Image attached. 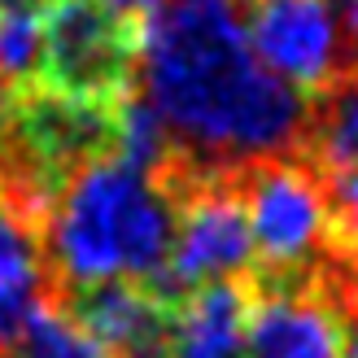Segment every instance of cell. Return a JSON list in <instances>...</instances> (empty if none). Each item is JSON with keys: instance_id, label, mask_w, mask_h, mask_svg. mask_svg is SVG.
Instances as JSON below:
<instances>
[{"instance_id": "1", "label": "cell", "mask_w": 358, "mask_h": 358, "mask_svg": "<svg viewBox=\"0 0 358 358\" xmlns=\"http://www.w3.org/2000/svg\"><path fill=\"white\" fill-rule=\"evenodd\" d=\"M140 96L196 175L293 153L306 92L262 66L231 0H166L140 35Z\"/></svg>"}, {"instance_id": "2", "label": "cell", "mask_w": 358, "mask_h": 358, "mask_svg": "<svg viewBox=\"0 0 358 358\" xmlns=\"http://www.w3.org/2000/svg\"><path fill=\"white\" fill-rule=\"evenodd\" d=\"M175 241V192L157 171L127 157H96L52 196L44 245L52 284L157 280Z\"/></svg>"}, {"instance_id": "3", "label": "cell", "mask_w": 358, "mask_h": 358, "mask_svg": "<svg viewBox=\"0 0 358 358\" xmlns=\"http://www.w3.org/2000/svg\"><path fill=\"white\" fill-rule=\"evenodd\" d=\"M118 149V101L75 96L40 79L13 83L0 127V184L35 210L52 206L87 162Z\"/></svg>"}, {"instance_id": "4", "label": "cell", "mask_w": 358, "mask_h": 358, "mask_svg": "<svg viewBox=\"0 0 358 358\" xmlns=\"http://www.w3.org/2000/svg\"><path fill=\"white\" fill-rule=\"evenodd\" d=\"M236 188L254 231L258 266L254 289H289V284H336L332 227L324 175L301 149L275 153L236 171Z\"/></svg>"}, {"instance_id": "5", "label": "cell", "mask_w": 358, "mask_h": 358, "mask_svg": "<svg viewBox=\"0 0 358 358\" xmlns=\"http://www.w3.org/2000/svg\"><path fill=\"white\" fill-rule=\"evenodd\" d=\"M145 27L105 9L101 0H52L40 17L35 79L75 96L118 101L136 87Z\"/></svg>"}, {"instance_id": "6", "label": "cell", "mask_w": 358, "mask_h": 358, "mask_svg": "<svg viewBox=\"0 0 358 358\" xmlns=\"http://www.w3.org/2000/svg\"><path fill=\"white\" fill-rule=\"evenodd\" d=\"M171 192H175V241L166 271L153 280L157 289L184 297L196 284L254 275L258 254L236 175H188Z\"/></svg>"}, {"instance_id": "7", "label": "cell", "mask_w": 358, "mask_h": 358, "mask_svg": "<svg viewBox=\"0 0 358 358\" xmlns=\"http://www.w3.org/2000/svg\"><path fill=\"white\" fill-rule=\"evenodd\" d=\"M245 35L262 66L306 96L350 66L345 27L332 0H249Z\"/></svg>"}, {"instance_id": "8", "label": "cell", "mask_w": 358, "mask_h": 358, "mask_svg": "<svg viewBox=\"0 0 358 358\" xmlns=\"http://www.w3.org/2000/svg\"><path fill=\"white\" fill-rule=\"evenodd\" d=\"M249 293L245 358H350L345 293L336 284H249Z\"/></svg>"}, {"instance_id": "9", "label": "cell", "mask_w": 358, "mask_h": 358, "mask_svg": "<svg viewBox=\"0 0 358 358\" xmlns=\"http://www.w3.org/2000/svg\"><path fill=\"white\" fill-rule=\"evenodd\" d=\"M62 306L114 358H166L179 297L153 280H101L66 289Z\"/></svg>"}, {"instance_id": "10", "label": "cell", "mask_w": 358, "mask_h": 358, "mask_svg": "<svg viewBox=\"0 0 358 358\" xmlns=\"http://www.w3.org/2000/svg\"><path fill=\"white\" fill-rule=\"evenodd\" d=\"M57 293L44 245V210L0 184V358L31 310Z\"/></svg>"}, {"instance_id": "11", "label": "cell", "mask_w": 358, "mask_h": 358, "mask_svg": "<svg viewBox=\"0 0 358 358\" xmlns=\"http://www.w3.org/2000/svg\"><path fill=\"white\" fill-rule=\"evenodd\" d=\"M297 149L319 171H358V66H345L306 96Z\"/></svg>"}, {"instance_id": "12", "label": "cell", "mask_w": 358, "mask_h": 358, "mask_svg": "<svg viewBox=\"0 0 358 358\" xmlns=\"http://www.w3.org/2000/svg\"><path fill=\"white\" fill-rule=\"evenodd\" d=\"M5 358H114L92 332H87L75 315L62 306V297L52 293L48 301L31 310L22 332L13 336Z\"/></svg>"}, {"instance_id": "13", "label": "cell", "mask_w": 358, "mask_h": 358, "mask_svg": "<svg viewBox=\"0 0 358 358\" xmlns=\"http://www.w3.org/2000/svg\"><path fill=\"white\" fill-rule=\"evenodd\" d=\"M40 17L35 9L0 5V79L27 83L40 66Z\"/></svg>"}, {"instance_id": "14", "label": "cell", "mask_w": 358, "mask_h": 358, "mask_svg": "<svg viewBox=\"0 0 358 358\" xmlns=\"http://www.w3.org/2000/svg\"><path fill=\"white\" fill-rule=\"evenodd\" d=\"M101 5L114 9V13H122V17H127V22H136V27H145L149 17L166 5V0H101Z\"/></svg>"}, {"instance_id": "15", "label": "cell", "mask_w": 358, "mask_h": 358, "mask_svg": "<svg viewBox=\"0 0 358 358\" xmlns=\"http://www.w3.org/2000/svg\"><path fill=\"white\" fill-rule=\"evenodd\" d=\"M345 319H350V358H358V293H345Z\"/></svg>"}, {"instance_id": "16", "label": "cell", "mask_w": 358, "mask_h": 358, "mask_svg": "<svg viewBox=\"0 0 358 358\" xmlns=\"http://www.w3.org/2000/svg\"><path fill=\"white\" fill-rule=\"evenodd\" d=\"M345 35H350L354 52H358V0H345Z\"/></svg>"}, {"instance_id": "17", "label": "cell", "mask_w": 358, "mask_h": 358, "mask_svg": "<svg viewBox=\"0 0 358 358\" xmlns=\"http://www.w3.org/2000/svg\"><path fill=\"white\" fill-rule=\"evenodd\" d=\"M5 96H9V87H5V79H0V127H5Z\"/></svg>"}]
</instances>
